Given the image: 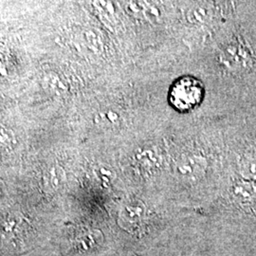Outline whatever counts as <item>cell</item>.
I'll list each match as a JSON object with an SVG mask.
<instances>
[{"label":"cell","mask_w":256,"mask_h":256,"mask_svg":"<svg viewBox=\"0 0 256 256\" xmlns=\"http://www.w3.org/2000/svg\"><path fill=\"white\" fill-rule=\"evenodd\" d=\"M10 133H12V132H10ZM10 133H8V130L6 128L0 126V144H8L9 140H12V142L14 140V138L9 137V135H10Z\"/></svg>","instance_id":"obj_8"},{"label":"cell","mask_w":256,"mask_h":256,"mask_svg":"<svg viewBox=\"0 0 256 256\" xmlns=\"http://www.w3.org/2000/svg\"><path fill=\"white\" fill-rule=\"evenodd\" d=\"M207 167L206 160L200 155L183 156L176 166V173L184 178H198L204 174Z\"/></svg>","instance_id":"obj_2"},{"label":"cell","mask_w":256,"mask_h":256,"mask_svg":"<svg viewBox=\"0 0 256 256\" xmlns=\"http://www.w3.org/2000/svg\"><path fill=\"white\" fill-rule=\"evenodd\" d=\"M210 7L208 5H194L188 10L186 18L192 24H200L206 22L210 16Z\"/></svg>","instance_id":"obj_4"},{"label":"cell","mask_w":256,"mask_h":256,"mask_svg":"<svg viewBox=\"0 0 256 256\" xmlns=\"http://www.w3.org/2000/svg\"><path fill=\"white\" fill-rule=\"evenodd\" d=\"M232 194L236 202L244 205L256 204V182L239 180L232 187Z\"/></svg>","instance_id":"obj_3"},{"label":"cell","mask_w":256,"mask_h":256,"mask_svg":"<svg viewBox=\"0 0 256 256\" xmlns=\"http://www.w3.org/2000/svg\"><path fill=\"white\" fill-rule=\"evenodd\" d=\"M144 206L140 203H136L135 205H128L122 212V218L131 223L140 222L144 214Z\"/></svg>","instance_id":"obj_5"},{"label":"cell","mask_w":256,"mask_h":256,"mask_svg":"<svg viewBox=\"0 0 256 256\" xmlns=\"http://www.w3.org/2000/svg\"><path fill=\"white\" fill-rule=\"evenodd\" d=\"M205 90L198 79L192 76H182L171 86L168 99L174 110L188 112L196 108L204 98Z\"/></svg>","instance_id":"obj_1"},{"label":"cell","mask_w":256,"mask_h":256,"mask_svg":"<svg viewBox=\"0 0 256 256\" xmlns=\"http://www.w3.org/2000/svg\"><path fill=\"white\" fill-rule=\"evenodd\" d=\"M61 174H62V170L58 167H52L48 171V182L52 189L58 188V186L60 185V183L62 182Z\"/></svg>","instance_id":"obj_7"},{"label":"cell","mask_w":256,"mask_h":256,"mask_svg":"<svg viewBox=\"0 0 256 256\" xmlns=\"http://www.w3.org/2000/svg\"><path fill=\"white\" fill-rule=\"evenodd\" d=\"M240 173L247 180L256 182V158L244 160L240 164Z\"/></svg>","instance_id":"obj_6"}]
</instances>
